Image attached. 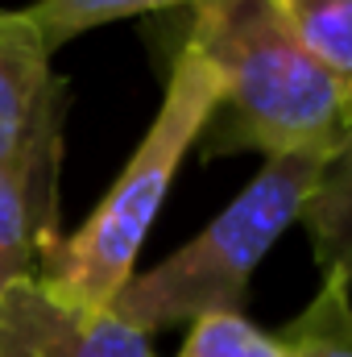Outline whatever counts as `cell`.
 Segmentation results:
<instances>
[{"label":"cell","instance_id":"cell-1","mask_svg":"<svg viewBox=\"0 0 352 357\" xmlns=\"http://www.w3.org/2000/svg\"><path fill=\"white\" fill-rule=\"evenodd\" d=\"M182 42L220 79V104L199 137L207 158L237 150L262 158L332 154L352 129V91L286 33L265 0L195 8Z\"/></svg>","mask_w":352,"mask_h":357},{"label":"cell","instance_id":"cell-2","mask_svg":"<svg viewBox=\"0 0 352 357\" xmlns=\"http://www.w3.org/2000/svg\"><path fill=\"white\" fill-rule=\"evenodd\" d=\"M216 104L220 79L211 63L182 42L166 75L158 116L150 121L133 158L95 204V212L71 237H58V245L38 270L42 287L54 299L75 307H108L116 299V291L133 278L137 254L175 187L178 167L199 146Z\"/></svg>","mask_w":352,"mask_h":357},{"label":"cell","instance_id":"cell-3","mask_svg":"<svg viewBox=\"0 0 352 357\" xmlns=\"http://www.w3.org/2000/svg\"><path fill=\"white\" fill-rule=\"evenodd\" d=\"M323 162L328 154L265 158L253 183L186 245L141 274L133 270L108 312H116L145 337L170 324H195L216 312H241L253 270L303 216Z\"/></svg>","mask_w":352,"mask_h":357},{"label":"cell","instance_id":"cell-4","mask_svg":"<svg viewBox=\"0 0 352 357\" xmlns=\"http://www.w3.org/2000/svg\"><path fill=\"white\" fill-rule=\"evenodd\" d=\"M67 84L29 8H0V175L58 216Z\"/></svg>","mask_w":352,"mask_h":357},{"label":"cell","instance_id":"cell-5","mask_svg":"<svg viewBox=\"0 0 352 357\" xmlns=\"http://www.w3.org/2000/svg\"><path fill=\"white\" fill-rule=\"evenodd\" d=\"M0 357H158L150 337L108 307L54 299L38 274L0 291Z\"/></svg>","mask_w":352,"mask_h":357},{"label":"cell","instance_id":"cell-6","mask_svg":"<svg viewBox=\"0 0 352 357\" xmlns=\"http://www.w3.org/2000/svg\"><path fill=\"white\" fill-rule=\"evenodd\" d=\"M298 225L307 229L319 274L352 282V129L328 154Z\"/></svg>","mask_w":352,"mask_h":357},{"label":"cell","instance_id":"cell-7","mask_svg":"<svg viewBox=\"0 0 352 357\" xmlns=\"http://www.w3.org/2000/svg\"><path fill=\"white\" fill-rule=\"evenodd\" d=\"M286 33L352 91V0H265Z\"/></svg>","mask_w":352,"mask_h":357},{"label":"cell","instance_id":"cell-8","mask_svg":"<svg viewBox=\"0 0 352 357\" xmlns=\"http://www.w3.org/2000/svg\"><path fill=\"white\" fill-rule=\"evenodd\" d=\"M286 357H352V282L323 278L315 299L278 333Z\"/></svg>","mask_w":352,"mask_h":357},{"label":"cell","instance_id":"cell-9","mask_svg":"<svg viewBox=\"0 0 352 357\" xmlns=\"http://www.w3.org/2000/svg\"><path fill=\"white\" fill-rule=\"evenodd\" d=\"M58 245L54 216H46L8 175H0V291H8L17 278L38 274V258Z\"/></svg>","mask_w":352,"mask_h":357},{"label":"cell","instance_id":"cell-10","mask_svg":"<svg viewBox=\"0 0 352 357\" xmlns=\"http://www.w3.org/2000/svg\"><path fill=\"white\" fill-rule=\"evenodd\" d=\"M211 0H38L29 4V17L38 21L42 38L50 50L67 46L71 38L112 25V21H129V17H150V13H175V8H203Z\"/></svg>","mask_w":352,"mask_h":357},{"label":"cell","instance_id":"cell-11","mask_svg":"<svg viewBox=\"0 0 352 357\" xmlns=\"http://www.w3.org/2000/svg\"><path fill=\"white\" fill-rule=\"evenodd\" d=\"M178 357H286L273 333H262L241 312H216L186 328Z\"/></svg>","mask_w":352,"mask_h":357}]
</instances>
